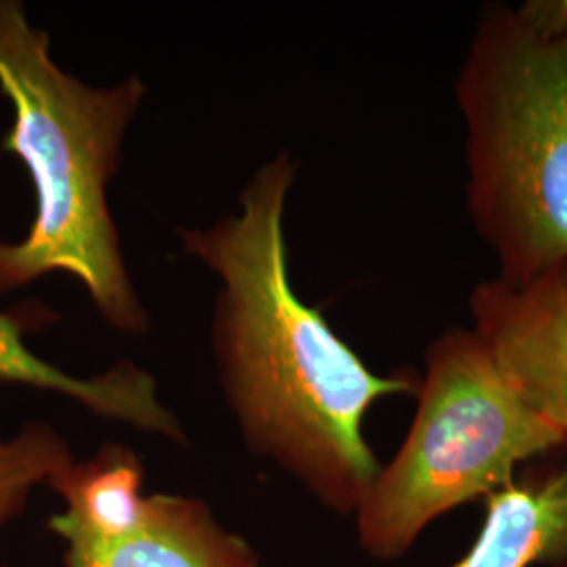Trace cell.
Returning <instances> with one entry per match:
<instances>
[{
	"label": "cell",
	"mask_w": 567,
	"mask_h": 567,
	"mask_svg": "<svg viewBox=\"0 0 567 567\" xmlns=\"http://www.w3.org/2000/svg\"><path fill=\"white\" fill-rule=\"evenodd\" d=\"M295 175L286 154L269 161L246 185L238 215L183 229V244L221 280L215 349L248 442L347 513L381 471L365 414L385 398L416 393L419 379L372 372L295 292L284 240Z\"/></svg>",
	"instance_id": "6da1fadb"
},
{
	"label": "cell",
	"mask_w": 567,
	"mask_h": 567,
	"mask_svg": "<svg viewBox=\"0 0 567 567\" xmlns=\"http://www.w3.org/2000/svg\"><path fill=\"white\" fill-rule=\"evenodd\" d=\"M0 93L13 107L2 150L20 158L37 192L28 234L20 243H0V295L65 271L116 330H147L107 204L143 82L131 76L93 89L70 76L23 4L0 0Z\"/></svg>",
	"instance_id": "7a4b0ae2"
},
{
	"label": "cell",
	"mask_w": 567,
	"mask_h": 567,
	"mask_svg": "<svg viewBox=\"0 0 567 567\" xmlns=\"http://www.w3.org/2000/svg\"><path fill=\"white\" fill-rule=\"evenodd\" d=\"M466 208L503 280L567 264V0L486 4L454 81Z\"/></svg>",
	"instance_id": "3957f363"
},
{
	"label": "cell",
	"mask_w": 567,
	"mask_h": 567,
	"mask_svg": "<svg viewBox=\"0 0 567 567\" xmlns=\"http://www.w3.org/2000/svg\"><path fill=\"white\" fill-rule=\"evenodd\" d=\"M414 395L404 444L358 507L360 543L381 559L507 486L519 466L567 447V426L527 400L471 326H450L429 344Z\"/></svg>",
	"instance_id": "277c9868"
},
{
	"label": "cell",
	"mask_w": 567,
	"mask_h": 567,
	"mask_svg": "<svg viewBox=\"0 0 567 567\" xmlns=\"http://www.w3.org/2000/svg\"><path fill=\"white\" fill-rule=\"evenodd\" d=\"M471 328L527 400L567 426V264L468 295Z\"/></svg>",
	"instance_id": "5b68a950"
},
{
	"label": "cell",
	"mask_w": 567,
	"mask_h": 567,
	"mask_svg": "<svg viewBox=\"0 0 567 567\" xmlns=\"http://www.w3.org/2000/svg\"><path fill=\"white\" fill-rule=\"evenodd\" d=\"M65 567H257L240 538L187 498L150 496L135 524L114 534L63 532Z\"/></svg>",
	"instance_id": "8992f818"
},
{
	"label": "cell",
	"mask_w": 567,
	"mask_h": 567,
	"mask_svg": "<svg viewBox=\"0 0 567 567\" xmlns=\"http://www.w3.org/2000/svg\"><path fill=\"white\" fill-rule=\"evenodd\" d=\"M567 566V456L486 498L473 545L450 567Z\"/></svg>",
	"instance_id": "52a82bcc"
},
{
	"label": "cell",
	"mask_w": 567,
	"mask_h": 567,
	"mask_svg": "<svg viewBox=\"0 0 567 567\" xmlns=\"http://www.w3.org/2000/svg\"><path fill=\"white\" fill-rule=\"evenodd\" d=\"M44 311H0V381L63 393L95 414L128 425L179 437L182 429L156 398V383L137 365L118 364L95 379H74L41 360L25 344V332Z\"/></svg>",
	"instance_id": "ba28073f"
},
{
	"label": "cell",
	"mask_w": 567,
	"mask_h": 567,
	"mask_svg": "<svg viewBox=\"0 0 567 567\" xmlns=\"http://www.w3.org/2000/svg\"><path fill=\"white\" fill-rule=\"evenodd\" d=\"M72 465L70 450L51 426H25L11 442L0 444V524L18 515L28 494L42 482L51 484Z\"/></svg>",
	"instance_id": "9c48e42d"
}]
</instances>
